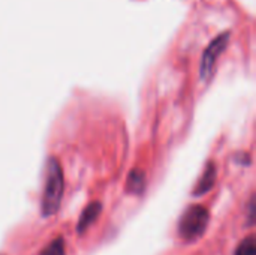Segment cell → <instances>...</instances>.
<instances>
[{
	"mask_svg": "<svg viewBox=\"0 0 256 255\" xmlns=\"http://www.w3.org/2000/svg\"><path fill=\"white\" fill-rule=\"evenodd\" d=\"M63 189H64V180H63L62 165L56 158H50L46 162V177H45V186L40 201L42 216L48 218L58 210L63 197Z\"/></svg>",
	"mask_w": 256,
	"mask_h": 255,
	"instance_id": "1",
	"label": "cell"
},
{
	"mask_svg": "<svg viewBox=\"0 0 256 255\" xmlns=\"http://www.w3.org/2000/svg\"><path fill=\"white\" fill-rule=\"evenodd\" d=\"M208 221H210L208 210L201 204H192L180 216L178 236L186 242H194L206 233Z\"/></svg>",
	"mask_w": 256,
	"mask_h": 255,
	"instance_id": "2",
	"label": "cell"
},
{
	"mask_svg": "<svg viewBox=\"0 0 256 255\" xmlns=\"http://www.w3.org/2000/svg\"><path fill=\"white\" fill-rule=\"evenodd\" d=\"M230 42V32L220 33L218 35L206 48L204 54H202V60H201V78L202 80H208L213 74V69L216 66L218 59L220 57V54L225 51V48L228 47Z\"/></svg>",
	"mask_w": 256,
	"mask_h": 255,
	"instance_id": "3",
	"label": "cell"
},
{
	"mask_svg": "<svg viewBox=\"0 0 256 255\" xmlns=\"http://www.w3.org/2000/svg\"><path fill=\"white\" fill-rule=\"evenodd\" d=\"M100 210H102V204L99 201H93L90 203L81 213L80 219H78V224H76V233L78 234H84L86 230H88V227L99 218L100 215Z\"/></svg>",
	"mask_w": 256,
	"mask_h": 255,
	"instance_id": "4",
	"label": "cell"
},
{
	"mask_svg": "<svg viewBox=\"0 0 256 255\" xmlns=\"http://www.w3.org/2000/svg\"><path fill=\"white\" fill-rule=\"evenodd\" d=\"M214 182H216V165H214V162H208L206 165V170H204L200 182L196 183V186L194 189V195L202 197L204 194L212 191V188L214 186Z\"/></svg>",
	"mask_w": 256,
	"mask_h": 255,
	"instance_id": "5",
	"label": "cell"
},
{
	"mask_svg": "<svg viewBox=\"0 0 256 255\" xmlns=\"http://www.w3.org/2000/svg\"><path fill=\"white\" fill-rule=\"evenodd\" d=\"M146 188V174L141 170H132L128 182H126V191L129 194H136L140 195Z\"/></svg>",
	"mask_w": 256,
	"mask_h": 255,
	"instance_id": "6",
	"label": "cell"
},
{
	"mask_svg": "<svg viewBox=\"0 0 256 255\" xmlns=\"http://www.w3.org/2000/svg\"><path fill=\"white\" fill-rule=\"evenodd\" d=\"M234 255H256V237L249 236L246 237L236 249Z\"/></svg>",
	"mask_w": 256,
	"mask_h": 255,
	"instance_id": "7",
	"label": "cell"
},
{
	"mask_svg": "<svg viewBox=\"0 0 256 255\" xmlns=\"http://www.w3.org/2000/svg\"><path fill=\"white\" fill-rule=\"evenodd\" d=\"M40 255H66L63 239L62 237H57L52 242H50L46 245V248L40 252Z\"/></svg>",
	"mask_w": 256,
	"mask_h": 255,
	"instance_id": "8",
	"label": "cell"
},
{
	"mask_svg": "<svg viewBox=\"0 0 256 255\" xmlns=\"http://www.w3.org/2000/svg\"><path fill=\"white\" fill-rule=\"evenodd\" d=\"M0 255H2V254H0Z\"/></svg>",
	"mask_w": 256,
	"mask_h": 255,
	"instance_id": "9",
	"label": "cell"
}]
</instances>
